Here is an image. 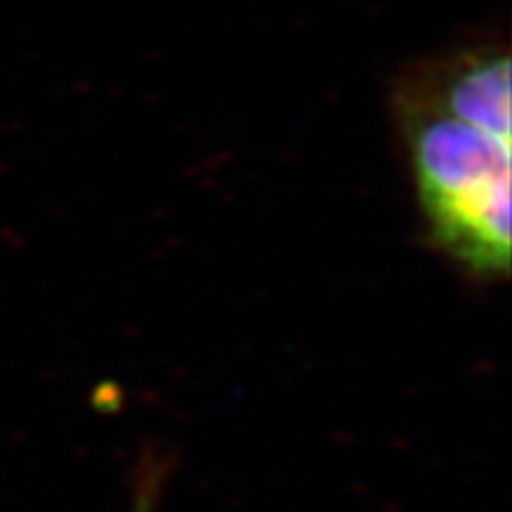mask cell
<instances>
[{
  "label": "cell",
  "instance_id": "1",
  "mask_svg": "<svg viewBox=\"0 0 512 512\" xmlns=\"http://www.w3.org/2000/svg\"><path fill=\"white\" fill-rule=\"evenodd\" d=\"M396 117L432 242L482 278L510 268L512 138L496 136L401 91Z\"/></svg>",
  "mask_w": 512,
  "mask_h": 512
},
{
  "label": "cell",
  "instance_id": "2",
  "mask_svg": "<svg viewBox=\"0 0 512 512\" xmlns=\"http://www.w3.org/2000/svg\"><path fill=\"white\" fill-rule=\"evenodd\" d=\"M510 79L508 50L486 43L427 64L399 88L451 117L512 138Z\"/></svg>",
  "mask_w": 512,
  "mask_h": 512
},
{
  "label": "cell",
  "instance_id": "3",
  "mask_svg": "<svg viewBox=\"0 0 512 512\" xmlns=\"http://www.w3.org/2000/svg\"><path fill=\"white\" fill-rule=\"evenodd\" d=\"M155 498H157V486H155V477H150V482L143 489L138 491L136 501H133L131 510L128 512H152L155 510Z\"/></svg>",
  "mask_w": 512,
  "mask_h": 512
}]
</instances>
